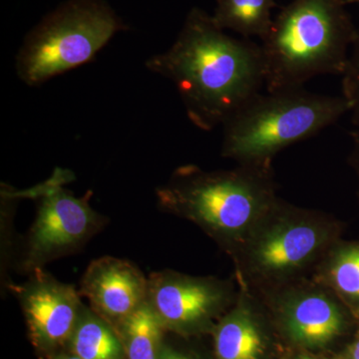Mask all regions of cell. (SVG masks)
Listing matches in <instances>:
<instances>
[{
	"mask_svg": "<svg viewBox=\"0 0 359 359\" xmlns=\"http://www.w3.org/2000/svg\"><path fill=\"white\" fill-rule=\"evenodd\" d=\"M146 67L173 82L189 119L204 131L224 126L266 85L261 45L229 36L198 7L174 44Z\"/></svg>",
	"mask_w": 359,
	"mask_h": 359,
	"instance_id": "obj_1",
	"label": "cell"
},
{
	"mask_svg": "<svg viewBox=\"0 0 359 359\" xmlns=\"http://www.w3.org/2000/svg\"><path fill=\"white\" fill-rule=\"evenodd\" d=\"M156 197L160 209L197 224L231 259L278 198L271 167L250 165L179 167Z\"/></svg>",
	"mask_w": 359,
	"mask_h": 359,
	"instance_id": "obj_2",
	"label": "cell"
},
{
	"mask_svg": "<svg viewBox=\"0 0 359 359\" xmlns=\"http://www.w3.org/2000/svg\"><path fill=\"white\" fill-rule=\"evenodd\" d=\"M344 6V0H294L283 7L262 40L268 92L342 75L358 35Z\"/></svg>",
	"mask_w": 359,
	"mask_h": 359,
	"instance_id": "obj_3",
	"label": "cell"
},
{
	"mask_svg": "<svg viewBox=\"0 0 359 359\" xmlns=\"http://www.w3.org/2000/svg\"><path fill=\"white\" fill-rule=\"evenodd\" d=\"M339 233L327 212L278 198L233 257L238 285L263 294L309 278Z\"/></svg>",
	"mask_w": 359,
	"mask_h": 359,
	"instance_id": "obj_4",
	"label": "cell"
},
{
	"mask_svg": "<svg viewBox=\"0 0 359 359\" xmlns=\"http://www.w3.org/2000/svg\"><path fill=\"white\" fill-rule=\"evenodd\" d=\"M347 112L342 96L302 88L257 94L224 123L222 156L238 165L271 167L283 149L316 136Z\"/></svg>",
	"mask_w": 359,
	"mask_h": 359,
	"instance_id": "obj_5",
	"label": "cell"
},
{
	"mask_svg": "<svg viewBox=\"0 0 359 359\" xmlns=\"http://www.w3.org/2000/svg\"><path fill=\"white\" fill-rule=\"evenodd\" d=\"M126 25L105 0H66L35 26L21 45L16 71L39 86L86 65Z\"/></svg>",
	"mask_w": 359,
	"mask_h": 359,
	"instance_id": "obj_6",
	"label": "cell"
},
{
	"mask_svg": "<svg viewBox=\"0 0 359 359\" xmlns=\"http://www.w3.org/2000/svg\"><path fill=\"white\" fill-rule=\"evenodd\" d=\"M71 176L69 172L57 169L50 179L28 191L37 199L23 264L30 273L81 248L107 221L90 205L91 193L75 197L65 189L63 184Z\"/></svg>",
	"mask_w": 359,
	"mask_h": 359,
	"instance_id": "obj_7",
	"label": "cell"
},
{
	"mask_svg": "<svg viewBox=\"0 0 359 359\" xmlns=\"http://www.w3.org/2000/svg\"><path fill=\"white\" fill-rule=\"evenodd\" d=\"M238 287L214 276L175 271L151 273L148 302L165 330L184 337L212 332L237 301Z\"/></svg>",
	"mask_w": 359,
	"mask_h": 359,
	"instance_id": "obj_8",
	"label": "cell"
},
{
	"mask_svg": "<svg viewBox=\"0 0 359 359\" xmlns=\"http://www.w3.org/2000/svg\"><path fill=\"white\" fill-rule=\"evenodd\" d=\"M255 294L283 337L304 351L327 348L346 332V306L311 278Z\"/></svg>",
	"mask_w": 359,
	"mask_h": 359,
	"instance_id": "obj_9",
	"label": "cell"
},
{
	"mask_svg": "<svg viewBox=\"0 0 359 359\" xmlns=\"http://www.w3.org/2000/svg\"><path fill=\"white\" fill-rule=\"evenodd\" d=\"M13 287L25 314L28 337L37 353L43 359L61 353L85 308L80 292L42 269L32 271L28 282Z\"/></svg>",
	"mask_w": 359,
	"mask_h": 359,
	"instance_id": "obj_10",
	"label": "cell"
},
{
	"mask_svg": "<svg viewBox=\"0 0 359 359\" xmlns=\"http://www.w3.org/2000/svg\"><path fill=\"white\" fill-rule=\"evenodd\" d=\"M79 292L90 309L116 330L147 302L148 278L131 262L99 257L85 271Z\"/></svg>",
	"mask_w": 359,
	"mask_h": 359,
	"instance_id": "obj_11",
	"label": "cell"
},
{
	"mask_svg": "<svg viewBox=\"0 0 359 359\" xmlns=\"http://www.w3.org/2000/svg\"><path fill=\"white\" fill-rule=\"evenodd\" d=\"M268 311L257 295L238 285L237 301L215 330V359H269Z\"/></svg>",
	"mask_w": 359,
	"mask_h": 359,
	"instance_id": "obj_12",
	"label": "cell"
},
{
	"mask_svg": "<svg viewBox=\"0 0 359 359\" xmlns=\"http://www.w3.org/2000/svg\"><path fill=\"white\" fill-rule=\"evenodd\" d=\"M311 278L330 290L351 313L359 314V244L337 241Z\"/></svg>",
	"mask_w": 359,
	"mask_h": 359,
	"instance_id": "obj_13",
	"label": "cell"
},
{
	"mask_svg": "<svg viewBox=\"0 0 359 359\" xmlns=\"http://www.w3.org/2000/svg\"><path fill=\"white\" fill-rule=\"evenodd\" d=\"M67 349L81 359H127L115 328L87 306L78 320Z\"/></svg>",
	"mask_w": 359,
	"mask_h": 359,
	"instance_id": "obj_14",
	"label": "cell"
},
{
	"mask_svg": "<svg viewBox=\"0 0 359 359\" xmlns=\"http://www.w3.org/2000/svg\"><path fill=\"white\" fill-rule=\"evenodd\" d=\"M164 325L148 301L116 330L127 359H159Z\"/></svg>",
	"mask_w": 359,
	"mask_h": 359,
	"instance_id": "obj_15",
	"label": "cell"
},
{
	"mask_svg": "<svg viewBox=\"0 0 359 359\" xmlns=\"http://www.w3.org/2000/svg\"><path fill=\"white\" fill-rule=\"evenodd\" d=\"M275 6V0H217L212 16L221 29L263 40L273 25L271 9Z\"/></svg>",
	"mask_w": 359,
	"mask_h": 359,
	"instance_id": "obj_16",
	"label": "cell"
},
{
	"mask_svg": "<svg viewBox=\"0 0 359 359\" xmlns=\"http://www.w3.org/2000/svg\"><path fill=\"white\" fill-rule=\"evenodd\" d=\"M342 73V97L346 99L351 113V122L359 130V33Z\"/></svg>",
	"mask_w": 359,
	"mask_h": 359,
	"instance_id": "obj_17",
	"label": "cell"
},
{
	"mask_svg": "<svg viewBox=\"0 0 359 359\" xmlns=\"http://www.w3.org/2000/svg\"><path fill=\"white\" fill-rule=\"evenodd\" d=\"M159 359H196L192 354L178 351L174 347L163 344L161 348Z\"/></svg>",
	"mask_w": 359,
	"mask_h": 359,
	"instance_id": "obj_18",
	"label": "cell"
},
{
	"mask_svg": "<svg viewBox=\"0 0 359 359\" xmlns=\"http://www.w3.org/2000/svg\"><path fill=\"white\" fill-rule=\"evenodd\" d=\"M337 359H359V334L344 348Z\"/></svg>",
	"mask_w": 359,
	"mask_h": 359,
	"instance_id": "obj_19",
	"label": "cell"
},
{
	"mask_svg": "<svg viewBox=\"0 0 359 359\" xmlns=\"http://www.w3.org/2000/svg\"><path fill=\"white\" fill-rule=\"evenodd\" d=\"M349 135H351L353 142V160L354 162V166L358 169L359 174V130H353V131H351Z\"/></svg>",
	"mask_w": 359,
	"mask_h": 359,
	"instance_id": "obj_20",
	"label": "cell"
},
{
	"mask_svg": "<svg viewBox=\"0 0 359 359\" xmlns=\"http://www.w3.org/2000/svg\"><path fill=\"white\" fill-rule=\"evenodd\" d=\"M47 359H81L80 358H78V356L74 355V354L69 353H63V351H61V353L54 354L53 356H51V358H47Z\"/></svg>",
	"mask_w": 359,
	"mask_h": 359,
	"instance_id": "obj_21",
	"label": "cell"
},
{
	"mask_svg": "<svg viewBox=\"0 0 359 359\" xmlns=\"http://www.w3.org/2000/svg\"><path fill=\"white\" fill-rule=\"evenodd\" d=\"M294 359H327L323 358H320V356L313 355V354L309 353H299L297 354V356Z\"/></svg>",
	"mask_w": 359,
	"mask_h": 359,
	"instance_id": "obj_22",
	"label": "cell"
},
{
	"mask_svg": "<svg viewBox=\"0 0 359 359\" xmlns=\"http://www.w3.org/2000/svg\"><path fill=\"white\" fill-rule=\"evenodd\" d=\"M353 2H358L359 4V0H344V4H353Z\"/></svg>",
	"mask_w": 359,
	"mask_h": 359,
	"instance_id": "obj_23",
	"label": "cell"
}]
</instances>
